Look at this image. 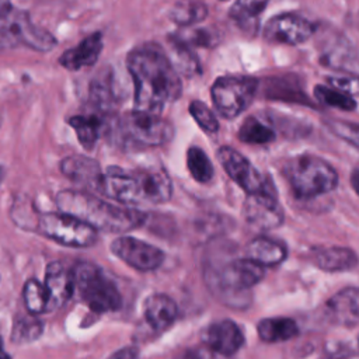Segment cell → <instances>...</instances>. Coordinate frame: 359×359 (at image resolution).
<instances>
[{
  "instance_id": "d6986e66",
  "label": "cell",
  "mask_w": 359,
  "mask_h": 359,
  "mask_svg": "<svg viewBox=\"0 0 359 359\" xmlns=\"http://www.w3.org/2000/svg\"><path fill=\"white\" fill-rule=\"evenodd\" d=\"M102 50V34L94 32L86 36L74 48L65 50L59 59V63L67 70H80L94 66Z\"/></svg>"
},
{
  "instance_id": "d590c367",
  "label": "cell",
  "mask_w": 359,
  "mask_h": 359,
  "mask_svg": "<svg viewBox=\"0 0 359 359\" xmlns=\"http://www.w3.org/2000/svg\"><path fill=\"white\" fill-rule=\"evenodd\" d=\"M108 359H139V351L135 346H125L115 351Z\"/></svg>"
},
{
  "instance_id": "8d00e7d4",
  "label": "cell",
  "mask_w": 359,
  "mask_h": 359,
  "mask_svg": "<svg viewBox=\"0 0 359 359\" xmlns=\"http://www.w3.org/2000/svg\"><path fill=\"white\" fill-rule=\"evenodd\" d=\"M177 359H205V358L198 352H187V353H182L181 356H178Z\"/></svg>"
},
{
  "instance_id": "52a82bcc",
  "label": "cell",
  "mask_w": 359,
  "mask_h": 359,
  "mask_svg": "<svg viewBox=\"0 0 359 359\" xmlns=\"http://www.w3.org/2000/svg\"><path fill=\"white\" fill-rule=\"evenodd\" d=\"M55 45V36L35 25L25 10L10 7L0 14V49L27 46L36 52H49Z\"/></svg>"
},
{
  "instance_id": "5b68a950",
  "label": "cell",
  "mask_w": 359,
  "mask_h": 359,
  "mask_svg": "<svg viewBox=\"0 0 359 359\" xmlns=\"http://www.w3.org/2000/svg\"><path fill=\"white\" fill-rule=\"evenodd\" d=\"M286 178L296 198L310 199L334 191L338 185V172L325 160L302 154L286 165Z\"/></svg>"
},
{
  "instance_id": "8992f818",
  "label": "cell",
  "mask_w": 359,
  "mask_h": 359,
  "mask_svg": "<svg viewBox=\"0 0 359 359\" xmlns=\"http://www.w3.org/2000/svg\"><path fill=\"white\" fill-rule=\"evenodd\" d=\"M74 292L79 297L97 313L116 311L122 306V296L115 283L94 264L80 262L73 272Z\"/></svg>"
},
{
  "instance_id": "9c48e42d",
  "label": "cell",
  "mask_w": 359,
  "mask_h": 359,
  "mask_svg": "<svg viewBox=\"0 0 359 359\" xmlns=\"http://www.w3.org/2000/svg\"><path fill=\"white\" fill-rule=\"evenodd\" d=\"M38 229L45 237L74 248L90 247L95 244L98 238V233L94 227L60 210L39 215Z\"/></svg>"
},
{
  "instance_id": "f546056e",
  "label": "cell",
  "mask_w": 359,
  "mask_h": 359,
  "mask_svg": "<svg viewBox=\"0 0 359 359\" xmlns=\"http://www.w3.org/2000/svg\"><path fill=\"white\" fill-rule=\"evenodd\" d=\"M43 332V323L36 317L28 313V316H18L11 328V341L17 344L34 342Z\"/></svg>"
},
{
  "instance_id": "ba28073f",
  "label": "cell",
  "mask_w": 359,
  "mask_h": 359,
  "mask_svg": "<svg viewBox=\"0 0 359 359\" xmlns=\"http://www.w3.org/2000/svg\"><path fill=\"white\" fill-rule=\"evenodd\" d=\"M258 91V80L248 76L219 77L210 88V97L216 111L233 119L243 114L252 102Z\"/></svg>"
},
{
  "instance_id": "cb8c5ba5",
  "label": "cell",
  "mask_w": 359,
  "mask_h": 359,
  "mask_svg": "<svg viewBox=\"0 0 359 359\" xmlns=\"http://www.w3.org/2000/svg\"><path fill=\"white\" fill-rule=\"evenodd\" d=\"M109 70L100 72L90 84V101L100 112L111 111L116 104L114 80Z\"/></svg>"
},
{
  "instance_id": "7a4b0ae2",
  "label": "cell",
  "mask_w": 359,
  "mask_h": 359,
  "mask_svg": "<svg viewBox=\"0 0 359 359\" xmlns=\"http://www.w3.org/2000/svg\"><path fill=\"white\" fill-rule=\"evenodd\" d=\"M100 194L126 206L164 203L171 198L172 182L161 167L126 170L114 165L104 172Z\"/></svg>"
},
{
  "instance_id": "3957f363",
  "label": "cell",
  "mask_w": 359,
  "mask_h": 359,
  "mask_svg": "<svg viewBox=\"0 0 359 359\" xmlns=\"http://www.w3.org/2000/svg\"><path fill=\"white\" fill-rule=\"evenodd\" d=\"M57 209L72 215L97 231L123 233L143 224L146 216L137 209L112 203L87 191L63 189L56 195Z\"/></svg>"
},
{
  "instance_id": "ac0fdd59",
  "label": "cell",
  "mask_w": 359,
  "mask_h": 359,
  "mask_svg": "<svg viewBox=\"0 0 359 359\" xmlns=\"http://www.w3.org/2000/svg\"><path fill=\"white\" fill-rule=\"evenodd\" d=\"M327 317L338 325L355 327L359 321V290L355 286L335 293L325 304Z\"/></svg>"
},
{
  "instance_id": "60d3db41",
  "label": "cell",
  "mask_w": 359,
  "mask_h": 359,
  "mask_svg": "<svg viewBox=\"0 0 359 359\" xmlns=\"http://www.w3.org/2000/svg\"><path fill=\"white\" fill-rule=\"evenodd\" d=\"M4 351H3V339L0 338V353H3Z\"/></svg>"
},
{
  "instance_id": "6da1fadb",
  "label": "cell",
  "mask_w": 359,
  "mask_h": 359,
  "mask_svg": "<svg viewBox=\"0 0 359 359\" xmlns=\"http://www.w3.org/2000/svg\"><path fill=\"white\" fill-rule=\"evenodd\" d=\"M128 72L133 81V111L161 115L182 94L178 70L164 49L143 43L129 52Z\"/></svg>"
},
{
  "instance_id": "5bb4252c",
  "label": "cell",
  "mask_w": 359,
  "mask_h": 359,
  "mask_svg": "<svg viewBox=\"0 0 359 359\" xmlns=\"http://www.w3.org/2000/svg\"><path fill=\"white\" fill-rule=\"evenodd\" d=\"M314 34V25L296 13H283L272 17L265 28L264 38L271 43L299 45Z\"/></svg>"
},
{
  "instance_id": "83f0119b",
  "label": "cell",
  "mask_w": 359,
  "mask_h": 359,
  "mask_svg": "<svg viewBox=\"0 0 359 359\" xmlns=\"http://www.w3.org/2000/svg\"><path fill=\"white\" fill-rule=\"evenodd\" d=\"M275 130L255 116H248L238 129V139L248 144H266L275 140Z\"/></svg>"
},
{
  "instance_id": "74e56055",
  "label": "cell",
  "mask_w": 359,
  "mask_h": 359,
  "mask_svg": "<svg viewBox=\"0 0 359 359\" xmlns=\"http://www.w3.org/2000/svg\"><path fill=\"white\" fill-rule=\"evenodd\" d=\"M11 7L10 0H0V14L4 13L6 10H8Z\"/></svg>"
},
{
  "instance_id": "e0dca14e",
  "label": "cell",
  "mask_w": 359,
  "mask_h": 359,
  "mask_svg": "<svg viewBox=\"0 0 359 359\" xmlns=\"http://www.w3.org/2000/svg\"><path fill=\"white\" fill-rule=\"evenodd\" d=\"M43 287L48 296L46 311H52L65 306L74 293V283L72 272H69L60 262L55 261L46 266Z\"/></svg>"
},
{
  "instance_id": "d6a6232c",
  "label": "cell",
  "mask_w": 359,
  "mask_h": 359,
  "mask_svg": "<svg viewBox=\"0 0 359 359\" xmlns=\"http://www.w3.org/2000/svg\"><path fill=\"white\" fill-rule=\"evenodd\" d=\"M314 94L320 102L328 107L339 108L344 111H353L356 108V101L353 95L332 86H317L314 88Z\"/></svg>"
},
{
  "instance_id": "603a6c76",
  "label": "cell",
  "mask_w": 359,
  "mask_h": 359,
  "mask_svg": "<svg viewBox=\"0 0 359 359\" xmlns=\"http://www.w3.org/2000/svg\"><path fill=\"white\" fill-rule=\"evenodd\" d=\"M258 337L269 344L283 342L294 338L299 334V327L294 320L287 317L262 318L257 325Z\"/></svg>"
},
{
  "instance_id": "ab89813d",
  "label": "cell",
  "mask_w": 359,
  "mask_h": 359,
  "mask_svg": "<svg viewBox=\"0 0 359 359\" xmlns=\"http://www.w3.org/2000/svg\"><path fill=\"white\" fill-rule=\"evenodd\" d=\"M0 359H11L6 352H3V353H0Z\"/></svg>"
},
{
  "instance_id": "d4e9b609",
  "label": "cell",
  "mask_w": 359,
  "mask_h": 359,
  "mask_svg": "<svg viewBox=\"0 0 359 359\" xmlns=\"http://www.w3.org/2000/svg\"><path fill=\"white\" fill-rule=\"evenodd\" d=\"M208 17V7L202 0H180L170 10V18L180 27H191Z\"/></svg>"
},
{
  "instance_id": "ffe728a7",
  "label": "cell",
  "mask_w": 359,
  "mask_h": 359,
  "mask_svg": "<svg viewBox=\"0 0 359 359\" xmlns=\"http://www.w3.org/2000/svg\"><path fill=\"white\" fill-rule=\"evenodd\" d=\"M143 316L154 331H164L177 320L178 306L170 296L156 293L144 300Z\"/></svg>"
},
{
  "instance_id": "b9f144b4",
  "label": "cell",
  "mask_w": 359,
  "mask_h": 359,
  "mask_svg": "<svg viewBox=\"0 0 359 359\" xmlns=\"http://www.w3.org/2000/svg\"><path fill=\"white\" fill-rule=\"evenodd\" d=\"M3 174H4V170H3V167L0 165V181H1V178H3Z\"/></svg>"
},
{
  "instance_id": "4fadbf2b",
  "label": "cell",
  "mask_w": 359,
  "mask_h": 359,
  "mask_svg": "<svg viewBox=\"0 0 359 359\" xmlns=\"http://www.w3.org/2000/svg\"><path fill=\"white\" fill-rule=\"evenodd\" d=\"M112 254L137 271H154L164 261V252L146 241L135 237H118L111 244Z\"/></svg>"
},
{
  "instance_id": "e575fe53",
  "label": "cell",
  "mask_w": 359,
  "mask_h": 359,
  "mask_svg": "<svg viewBox=\"0 0 359 359\" xmlns=\"http://www.w3.org/2000/svg\"><path fill=\"white\" fill-rule=\"evenodd\" d=\"M328 83L332 87L342 90L351 95H353L356 93V79L355 77H331V79H328Z\"/></svg>"
},
{
  "instance_id": "f35d334b",
  "label": "cell",
  "mask_w": 359,
  "mask_h": 359,
  "mask_svg": "<svg viewBox=\"0 0 359 359\" xmlns=\"http://www.w3.org/2000/svg\"><path fill=\"white\" fill-rule=\"evenodd\" d=\"M356 178H358V171L355 170V171H353V175H352V184H353V188H355V189H356V185H358V184H356Z\"/></svg>"
},
{
  "instance_id": "1f68e13d",
  "label": "cell",
  "mask_w": 359,
  "mask_h": 359,
  "mask_svg": "<svg viewBox=\"0 0 359 359\" xmlns=\"http://www.w3.org/2000/svg\"><path fill=\"white\" fill-rule=\"evenodd\" d=\"M22 299L25 309L32 316H39L46 311L48 307V296L46 290L43 287V283H41L38 279H28L22 289Z\"/></svg>"
},
{
  "instance_id": "836d02e7",
  "label": "cell",
  "mask_w": 359,
  "mask_h": 359,
  "mask_svg": "<svg viewBox=\"0 0 359 359\" xmlns=\"http://www.w3.org/2000/svg\"><path fill=\"white\" fill-rule=\"evenodd\" d=\"M189 114L195 122L208 133H216L219 130V121L213 111L203 102L195 100L189 104Z\"/></svg>"
},
{
  "instance_id": "7402d4cb",
  "label": "cell",
  "mask_w": 359,
  "mask_h": 359,
  "mask_svg": "<svg viewBox=\"0 0 359 359\" xmlns=\"http://www.w3.org/2000/svg\"><path fill=\"white\" fill-rule=\"evenodd\" d=\"M313 262L323 271L341 272L356 266L358 257L346 247H321L313 251Z\"/></svg>"
},
{
  "instance_id": "277c9868",
  "label": "cell",
  "mask_w": 359,
  "mask_h": 359,
  "mask_svg": "<svg viewBox=\"0 0 359 359\" xmlns=\"http://www.w3.org/2000/svg\"><path fill=\"white\" fill-rule=\"evenodd\" d=\"M264 275V266L245 257L224 262L222 266L208 265L203 269L205 282L212 294L223 304L234 309H244L250 304V289Z\"/></svg>"
},
{
  "instance_id": "7c38bea8",
  "label": "cell",
  "mask_w": 359,
  "mask_h": 359,
  "mask_svg": "<svg viewBox=\"0 0 359 359\" xmlns=\"http://www.w3.org/2000/svg\"><path fill=\"white\" fill-rule=\"evenodd\" d=\"M217 160L229 177L245 194H254L271 185V180L265 178L248 158L230 146H223L219 149Z\"/></svg>"
},
{
  "instance_id": "4316f807",
  "label": "cell",
  "mask_w": 359,
  "mask_h": 359,
  "mask_svg": "<svg viewBox=\"0 0 359 359\" xmlns=\"http://www.w3.org/2000/svg\"><path fill=\"white\" fill-rule=\"evenodd\" d=\"M269 0H236L230 8V18L248 31L250 27H255L257 20L266 8Z\"/></svg>"
},
{
  "instance_id": "9a60e30c",
  "label": "cell",
  "mask_w": 359,
  "mask_h": 359,
  "mask_svg": "<svg viewBox=\"0 0 359 359\" xmlns=\"http://www.w3.org/2000/svg\"><path fill=\"white\" fill-rule=\"evenodd\" d=\"M202 338L210 351L223 356L234 355L244 345V334L231 320L212 323L205 330Z\"/></svg>"
},
{
  "instance_id": "2e32d148",
  "label": "cell",
  "mask_w": 359,
  "mask_h": 359,
  "mask_svg": "<svg viewBox=\"0 0 359 359\" xmlns=\"http://www.w3.org/2000/svg\"><path fill=\"white\" fill-rule=\"evenodd\" d=\"M60 171L66 178L77 185H81L87 191L100 192L104 171L101 165L87 156H69L62 160Z\"/></svg>"
},
{
  "instance_id": "30bf717a",
  "label": "cell",
  "mask_w": 359,
  "mask_h": 359,
  "mask_svg": "<svg viewBox=\"0 0 359 359\" xmlns=\"http://www.w3.org/2000/svg\"><path fill=\"white\" fill-rule=\"evenodd\" d=\"M122 132L133 143L140 146H161L174 136V126L161 115L130 111L122 119Z\"/></svg>"
},
{
  "instance_id": "4dcf8cb0",
  "label": "cell",
  "mask_w": 359,
  "mask_h": 359,
  "mask_svg": "<svg viewBox=\"0 0 359 359\" xmlns=\"http://www.w3.org/2000/svg\"><path fill=\"white\" fill-rule=\"evenodd\" d=\"M171 41L172 43L188 48V49H191L192 46L210 48V46H216V43L219 42V34L215 32L213 29H206V28H194V29L184 28L177 35H174Z\"/></svg>"
},
{
  "instance_id": "f1b7e54d",
  "label": "cell",
  "mask_w": 359,
  "mask_h": 359,
  "mask_svg": "<svg viewBox=\"0 0 359 359\" xmlns=\"http://www.w3.org/2000/svg\"><path fill=\"white\" fill-rule=\"evenodd\" d=\"M187 167L191 177L201 184H206L213 178L215 170L208 154L196 146H192L187 151Z\"/></svg>"
},
{
  "instance_id": "44dd1931",
  "label": "cell",
  "mask_w": 359,
  "mask_h": 359,
  "mask_svg": "<svg viewBox=\"0 0 359 359\" xmlns=\"http://www.w3.org/2000/svg\"><path fill=\"white\" fill-rule=\"evenodd\" d=\"M287 257L286 245L275 238L258 236L250 241L245 248V258L261 266H275L282 264Z\"/></svg>"
},
{
  "instance_id": "8fae6325",
  "label": "cell",
  "mask_w": 359,
  "mask_h": 359,
  "mask_svg": "<svg viewBox=\"0 0 359 359\" xmlns=\"http://www.w3.org/2000/svg\"><path fill=\"white\" fill-rule=\"evenodd\" d=\"M243 216L245 223L255 230H272L283 223V208L272 184L258 192L247 194Z\"/></svg>"
},
{
  "instance_id": "484cf974",
  "label": "cell",
  "mask_w": 359,
  "mask_h": 359,
  "mask_svg": "<svg viewBox=\"0 0 359 359\" xmlns=\"http://www.w3.org/2000/svg\"><path fill=\"white\" fill-rule=\"evenodd\" d=\"M69 125L74 129L80 144L86 150H91L95 146L102 125L98 115H76L69 119Z\"/></svg>"
}]
</instances>
